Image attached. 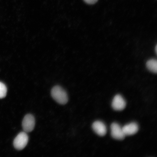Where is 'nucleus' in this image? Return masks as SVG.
Returning <instances> with one entry per match:
<instances>
[{
    "label": "nucleus",
    "instance_id": "6e6552de",
    "mask_svg": "<svg viewBox=\"0 0 157 157\" xmlns=\"http://www.w3.org/2000/svg\"><path fill=\"white\" fill-rule=\"evenodd\" d=\"M146 67L151 72L156 74L157 72V61L155 59H151L146 63Z\"/></svg>",
    "mask_w": 157,
    "mask_h": 157
},
{
    "label": "nucleus",
    "instance_id": "39448f33",
    "mask_svg": "<svg viewBox=\"0 0 157 157\" xmlns=\"http://www.w3.org/2000/svg\"><path fill=\"white\" fill-rule=\"evenodd\" d=\"M126 101L120 95H117L114 97L112 103V106L115 110H123L126 106Z\"/></svg>",
    "mask_w": 157,
    "mask_h": 157
},
{
    "label": "nucleus",
    "instance_id": "7ed1b4c3",
    "mask_svg": "<svg viewBox=\"0 0 157 157\" xmlns=\"http://www.w3.org/2000/svg\"><path fill=\"white\" fill-rule=\"evenodd\" d=\"M35 125V120L34 116L31 114L25 116L22 121V127L25 132H29L34 129Z\"/></svg>",
    "mask_w": 157,
    "mask_h": 157
},
{
    "label": "nucleus",
    "instance_id": "20e7f679",
    "mask_svg": "<svg viewBox=\"0 0 157 157\" xmlns=\"http://www.w3.org/2000/svg\"><path fill=\"white\" fill-rule=\"evenodd\" d=\"M111 135L113 138L117 140H122L124 138L125 135L124 133L122 127L118 124L113 123L111 126Z\"/></svg>",
    "mask_w": 157,
    "mask_h": 157
},
{
    "label": "nucleus",
    "instance_id": "1a4fd4ad",
    "mask_svg": "<svg viewBox=\"0 0 157 157\" xmlns=\"http://www.w3.org/2000/svg\"><path fill=\"white\" fill-rule=\"evenodd\" d=\"M7 88L5 84L0 82V99L4 98L6 95Z\"/></svg>",
    "mask_w": 157,
    "mask_h": 157
},
{
    "label": "nucleus",
    "instance_id": "423d86ee",
    "mask_svg": "<svg viewBox=\"0 0 157 157\" xmlns=\"http://www.w3.org/2000/svg\"><path fill=\"white\" fill-rule=\"evenodd\" d=\"M92 127L95 132L100 136H103L106 134V126L105 124L101 121H95L93 123Z\"/></svg>",
    "mask_w": 157,
    "mask_h": 157
},
{
    "label": "nucleus",
    "instance_id": "9b49d317",
    "mask_svg": "<svg viewBox=\"0 0 157 157\" xmlns=\"http://www.w3.org/2000/svg\"><path fill=\"white\" fill-rule=\"evenodd\" d=\"M155 51H156V53L157 54V45H156V47H155Z\"/></svg>",
    "mask_w": 157,
    "mask_h": 157
},
{
    "label": "nucleus",
    "instance_id": "0eeeda50",
    "mask_svg": "<svg viewBox=\"0 0 157 157\" xmlns=\"http://www.w3.org/2000/svg\"><path fill=\"white\" fill-rule=\"evenodd\" d=\"M122 128L125 136H130L138 132L139 126L136 123L132 122L125 125Z\"/></svg>",
    "mask_w": 157,
    "mask_h": 157
},
{
    "label": "nucleus",
    "instance_id": "9d476101",
    "mask_svg": "<svg viewBox=\"0 0 157 157\" xmlns=\"http://www.w3.org/2000/svg\"><path fill=\"white\" fill-rule=\"evenodd\" d=\"M86 3L90 5H93L97 2L98 0H84Z\"/></svg>",
    "mask_w": 157,
    "mask_h": 157
},
{
    "label": "nucleus",
    "instance_id": "f257e3e1",
    "mask_svg": "<svg viewBox=\"0 0 157 157\" xmlns=\"http://www.w3.org/2000/svg\"><path fill=\"white\" fill-rule=\"evenodd\" d=\"M51 94L55 101L59 104L65 105L67 103L68 98L67 94L60 86H56L53 88Z\"/></svg>",
    "mask_w": 157,
    "mask_h": 157
},
{
    "label": "nucleus",
    "instance_id": "f03ea898",
    "mask_svg": "<svg viewBox=\"0 0 157 157\" xmlns=\"http://www.w3.org/2000/svg\"><path fill=\"white\" fill-rule=\"evenodd\" d=\"M28 141L29 136L26 132H21L14 139L13 146L17 150H22L26 146Z\"/></svg>",
    "mask_w": 157,
    "mask_h": 157
}]
</instances>
